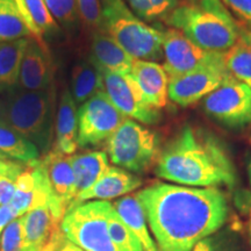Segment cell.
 Segmentation results:
<instances>
[{"label": "cell", "instance_id": "obj_31", "mask_svg": "<svg viewBox=\"0 0 251 251\" xmlns=\"http://www.w3.org/2000/svg\"><path fill=\"white\" fill-rule=\"evenodd\" d=\"M24 215L12 220L0 236V251H24Z\"/></svg>", "mask_w": 251, "mask_h": 251}, {"label": "cell", "instance_id": "obj_14", "mask_svg": "<svg viewBox=\"0 0 251 251\" xmlns=\"http://www.w3.org/2000/svg\"><path fill=\"white\" fill-rule=\"evenodd\" d=\"M55 68L47 46L29 37L21 61L18 89L43 91L55 86Z\"/></svg>", "mask_w": 251, "mask_h": 251}, {"label": "cell", "instance_id": "obj_21", "mask_svg": "<svg viewBox=\"0 0 251 251\" xmlns=\"http://www.w3.org/2000/svg\"><path fill=\"white\" fill-rule=\"evenodd\" d=\"M112 205L125 225L139 238L143 251H158L155 240L150 234L151 231H149L146 213L136 194L122 197Z\"/></svg>", "mask_w": 251, "mask_h": 251}, {"label": "cell", "instance_id": "obj_35", "mask_svg": "<svg viewBox=\"0 0 251 251\" xmlns=\"http://www.w3.org/2000/svg\"><path fill=\"white\" fill-rule=\"evenodd\" d=\"M235 203L240 208V211L246 215L248 234H249L251 243V192L246 190L238 191L235 197Z\"/></svg>", "mask_w": 251, "mask_h": 251}, {"label": "cell", "instance_id": "obj_33", "mask_svg": "<svg viewBox=\"0 0 251 251\" xmlns=\"http://www.w3.org/2000/svg\"><path fill=\"white\" fill-rule=\"evenodd\" d=\"M222 4L233 13L241 25L251 30V0H221Z\"/></svg>", "mask_w": 251, "mask_h": 251}, {"label": "cell", "instance_id": "obj_27", "mask_svg": "<svg viewBox=\"0 0 251 251\" xmlns=\"http://www.w3.org/2000/svg\"><path fill=\"white\" fill-rule=\"evenodd\" d=\"M33 37L15 0H0V42Z\"/></svg>", "mask_w": 251, "mask_h": 251}, {"label": "cell", "instance_id": "obj_9", "mask_svg": "<svg viewBox=\"0 0 251 251\" xmlns=\"http://www.w3.org/2000/svg\"><path fill=\"white\" fill-rule=\"evenodd\" d=\"M126 119L103 91L97 93L78 108V148L106 143Z\"/></svg>", "mask_w": 251, "mask_h": 251}, {"label": "cell", "instance_id": "obj_26", "mask_svg": "<svg viewBox=\"0 0 251 251\" xmlns=\"http://www.w3.org/2000/svg\"><path fill=\"white\" fill-rule=\"evenodd\" d=\"M226 70L251 89V30L242 27L236 43L222 54Z\"/></svg>", "mask_w": 251, "mask_h": 251}, {"label": "cell", "instance_id": "obj_16", "mask_svg": "<svg viewBox=\"0 0 251 251\" xmlns=\"http://www.w3.org/2000/svg\"><path fill=\"white\" fill-rule=\"evenodd\" d=\"M129 76L151 107L162 109L168 105L170 78L162 64L136 59Z\"/></svg>", "mask_w": 251, "mask_h": 251}, {"label": "cell", "instance_id": "obj_28", "mask_svg": "<svg viewBox=\"0 0 251 251\" xmlns=\"http://www.w3.org/2000/svg\"><path fill=\"white\" fill-rule=\"evenodd\" d=\"M144 23L164 21L179 6V0H124Z\"/></svg>", "mask_w": 251, "mask_h": 251}, {"label": "cell", "instance_id": "obj_10", "mask_svg": "<svg viewBox=\"0 0 251 251\" xmlns=\"http://www.w3.org/2000/svg\"><path fill=\"white\" fill-rule=\"evenodd\" d=\"M207 114L230 128L251 124V89L247 84L229 76L222 85L203 98Z\"/></svg>", "mask_w": 251, "mask_h": 251}, {"label": "cell", "instance_id": "obj_39", "mask_svg": "<svg viewBox=\"0 0 251 251\" xmlns=\"http://www.w3.org/2000/svg\"><path fill=\"white\" fill-rule=\"evenodd\" d=\"M58 251H84V250L79 249V248L75 246L74 243H71L70 241H68L67 238L64 237L63 238L61 246L58 248Z\"/></svg>", "mask_w": 251, "mask_h": 251}, {"label": "cell", "instance_id": "obj_34", "mask_svg": "<svg viewBox=\"0 0 251 251\" xmlns=\"http://www.w3.org/2000/svg\"><path fill=\"white\" fill-rule=\"evenodd\" d=\"M21 174L6 175L0 178V206L9 205L13 199L15 188H17V179Z\"/></svg>", "mask_w": 251, "mask_h": 251}, {"label": "cell", "instance_id": "obj_3", "mask_svg": "<svg viewBox=\"0 0 251 251\" xmlns=\"http://www.w3.org/2000/svg\"><path fill=\"white\" fill-rule=\"evenodd\" d=\"M164 23L197 46L218 54H224L236 43L243 27L221 0L179 4Z\"/></svg>", "mask_w": 251, "mask_h": 251}, {"label": "cell", "instance_id": "obj_13", "mask_svg": "<svg viewBox=\"0 0 251 251\" xmlns=\"http://www.w3.org/2000/svg\"><path fill=\"white\" fill-rule=\"evenodd\" d=\"M47 203L55 205L45 170L39 158L26 164L25 170L18 177L14 197L9 205L19 218L30 209Z\"/></svg>", "mask_w": 251, "mask_h": 251}, {"label": "cell", "instance_id": "obj_25", "mask_svg": "<svg viewBox=\"0 0 251 251\" xmlns=\"http://www.w3.org/2000/svg\"><path fill=\"white\" fill-rule=\"evenodd\" d=\"M39 157L40 151L36 146L0 119V161L28 164L39 159Z\"/></svg>", "mask_w": 251, "mask_h": 251}, {"label": "cell", "instance_id": "obj_18", "mask_svg": "<svg viewBox=\"0 0 251 251\" xmlns=\"http://www.w3.org/2000/svg\"><path fill=\"white\" fill-rule=\"evenodd\" d=\"M89 59L100 71L122 76L130 74L136 61L102 29L93 33Z\"/></svg>", "mask_w": 251, "mask_h": 251}, {"label": "cell", "instance_id": "obj_36", "mask_svg": "<svg viewBox=\"0 0 251 251\" xmlns=\"http://www.w3.org/2000/svg\"><path fill=\"white\" fill-rule=\"evenodd\" d=\"M26 168V164L11 161H0V178L6 175L21 174Z\"/></svg>", "mask_w": 251, "mask_h": 251}, {"label": "cell", "instance_id": "obj_1", "mask_svg": "<svg viewBox=\"0 0 251 251\" xmlns=\"http://www.w3.org/2000/svg\"><path fill=\"white\" fill-rule=\"evenodd\" d=\"M158 251H192L227 221L226 194L218 187L156 183L136 193Z\"/></svg>", "mask_w": 251, "mask_h": 251}, {"label": "cell", "instance_id": "obj_5", "mask_svg": "<svg viewBox=\"0 0 251 251\" xmlns=\"http://www.w3.org/2000/svg\"><path fill=\"white\" fill-rule=\"evenodd\" d=\"M101 29L135 59H163L164 30L141 20L124 0H100Z\"/></svg>", "mask_w": 251, "mask_h": 251}, {"label": "cell", "instance_id": "obj_22", "mask_svg": "<svg viewBox=\"0 0 251 251\" xmlns=\"http://www.w3.org/2000/svg\"><path fill=\"white\" fill-rule=\"evenodd\" d=\"M21 17L31 36L41 45L46 46L45 36H54L61 27L47 7L45 0H15Z\"/></svg>", "mask_w": 251, "mask_h": 251}, {"label": "cell", "instance_id": "obj_29", "mask_svg": "<svg viewBox=\"0 0 251 251\" xmlns=\"http://www.w3.org/2000/svg\"><path fill=\"white\" fill-rule=\"evenodd\" d=\"M108 229L119 251H143L139 238L125 225L113 207L108 216Z\"/></svg>", "mask_w": 251, "mask_h": 251}, {"label": "cell", "instance_id": "obj_23", "mask_svg": "<svg viewBox=\"0 0 251 251\" xmlns=\"http://www.w3.org/2000/svg\"><path fill=\"white\" fill-rule=\"evenodd\" d=\"M103 91L101 71L90 59H80L71 70L70 92L77 106Z\"/></svg>", "mask_w": 251, "mask_h": 251}, {"label": "cell", "instance_id": "obj_37", "mask_svg": "<svg viewBox=\"0 0 251 251\" xmlns=\"http://www.w3.org/2000/svg\"><path fill=\"white\" fill-rule=\"evenodd\" d=\"M15 218H18V216L15 215L11 205L0 206V236H1L2 231H4V229L7 227L9 222Z\"/></svg>", "mask_w": 251, "mask_h": 251}, {"label": "cell", "instance_id": "obj_38", "mask_svg": "<svg viewBox=\"0 0 251 251\" xmlns=\"http://www.w3.org/2000/svg\"><path fill=\"white\" fill-rule=\"evenodd\" d=\"M192 251H222V248L218 242V240L211 236L200 241V242L193 248Z\"/></svg>", "mask_w": 251, "mask_h": 251}, {"label": "cell", "instance_id": "obj_24", "mask_svg": "<svg viewBox=\"0 0 251 251\" xmlns=\"http://www.w3.org/2000/svg\"><path fill=\"white\" fill-rule=\"evenodd\" d=\"M28 39L0 42V94L11 92L18 87L21 61Z\"/></svg>", "mask_w": 251, "mask_h": 251}, {"label": "cell", "instance_id": "obj_4", "mask_svg": "<svg viewBox=\"0 0 251 251\" xmlns=\"http://www.w3.org/2000/svg\"><path fill=\"white\" fill-rule=\"evenodd\" d=\"M55 86L43 91L15 89L0 100V119L46 155L55 134Z\"/></svg>", "mask_w": 251, "mask_h": 251}, {"label": "cell", "instance_id": "obj_19", "mask_svg": "<svg viewBox=\"0 0 251 251\" xmlns=\"http://www.w3.org/2000/svg\"><path fill=\"white\" fill-rule=\"evenodd\" d=\"M54 148L68 156L78 149V109L68 86L62 91L56 111Z\"/></svg>", "mask_w": 251, "mask_h": 251}, {"label": "cell", "instance_id": "obj_41", "mask_svg": "<svg viewBox=\"0 0 251 251\" xmlns=\"http://www.w3.org/2000/svg\"><path fill=\"white\" fill-rule=\"evenodd\" d=\"M194 1H198V0H184V2H194Z\"/></svg>", "mask_w": 251, "mask_h": 251}, {"label": "cell", "instance_id": "obj_30", "mask_svg": "<svg viewBox=\"0 0 251 251\" xmlns=\"http://www.w3.org/2000/svg\"><path fill=\"white\" fill-rule=\"evenodd\" d=\"M49 12L58 25L67 30H75L79 21L76 0H45Z\"/></svg>", "mask_w": 251, "mask_h": 251}, {"label": "cell", "instance_id": "obj_20", "mask_svg": "<svg viewBox=\"0 0 251 251\" xmlns=\"http://www.w3.org/2000/svg\"><path fill=\"white\" fill-rule=\"evenodd\" d=\"M71 164L75 177V202L105 174L109 166V159L105 151H86L72 155Z\"/></svg>", "mask_w": 251, "mask_h": 251}, {"label": "cell", "instance_id": "obj_11", "mask_svg": "<svg viewBox=\"0 0 251 251\" xmlns=\"http://www.w3.org/2000/svg\"><path fill=\"white\" fill-rule=\"evenodd\" d=\"M101 74L103 92L126 118L148 126L156 125L161 121L162 114L159 109L147 103L129 75L122 76L102 71Z\"/></svg>", "mask_w": 251, "mask_h": 251}, {"label": "cell", "instance_id": "obj_40", "mask_svg": "<svg viewBox=\"0 0 251 251\" xmlns=\"http://www.w3.org/2000/svg\"><path fill=\"white\" fill-rule=\"evenodd\" d=\"M248 175H249V181H250V186H251V162L249 166H248Z\"/></svg>", "mask_w": 251, "mask_h": 251}, {"label": "cell", "instance_id": "obj_15", "mask_svg": "<svg viewBox=\"0 0 251 251\" xmlns=\"http://www.w3.org/2000/svg\"><path fill=\"white\" fill-rule=\"evenodd\" d=\"M45 170L54 203L67 214L75 199V177L71 156L52 148L40 159Z\"/></svg>", "mask_w": 251, "mask_h": 251}, {"label": "cell", "instance_id": "obj_7", "mask_svg": "<svg viewBox=\"0 0 251 251\" xmlns=\"http://www.w3.org/2000/svg\"><path fill=\"white\" fill-rule=\"evenodd\" d=\"M113 205L93 200L67 212L61 222L64 237L84 251H119L108 229V216Z\"/></svg>", "mask_w": 251, "mask_h": 251}, {"label": "cell", "instance_id": "obj_17", "mask_svg": "<svg viewBox=\"0 0 251 251\" xmlns=\"http://www.w3.org/2000/svg\"><path fill=\"white\" fill-rule=\"evenodd\" d=\"M141 185H142V179L139 176L119 168V166L109 165L105 174L100 177V179L90 190L81 194L76 201L72 203L70 209L84 202L93 201V200L108 201L114 198L126 196V194H129L133 191L137 190Z\"/></svg>", "mask_w": 251, "mask_h": 251}, {"label": "cell", "instance_id": "obj_2", "mask_svg": "<svg viewBox=\"0 0 251 251\" xmlns=\"http://www.w3.org/2000/svg\"><path fill=\"white\" fill-rule=\"evenodd\" d=\"M162 179L190 187H233L236 172L221 143L199 128L185 126L156 162Z\"/></svg>", "mask_w": 251, "mask_h": 251}, {"label": "cell", "instance_id": "obj_12", "mask_svg": "<svg viewBox=\"0 0 251 251\" xmlns=\"http://www.w3.org/2000/svg\"><path fill=\"white\" fill-rule=\"evenodd\" d=\"M229 76L225 68H213L171 77L169 80V99L183 107L193 105L222 85Z\"/></svg>", "mask_w": 251, "mask_h": 251}, {"label": "cell", "instance_id": "obj_32", "mask_svg": "<svg viewBox=\"0 0 251 251\" xmlns=\"http://www.w3.org/2000/svg\"><path fill=\"white\" fill-rule=\"evenodd\" d=\"M76 1L80 20L94 31L101 29L100 0H76Z\"/></svg>", "mask_w": 251, "mask_h": 251}, {"label": "cell", "instance_id": "obj_6", "mask_svg": "<svg viewBox=\"0 0 251 251\" xmlns=\"http://www.w3.org/2000/svg\"><path fill=\"white\" fill-rule=\"evenodd\" d=\"M106 153L115 166L143 174L158 159L159 136L140 122L126 119L106 141Z\"/></svg>", "mask_w": 251, "mask_h": 251}, {"label": "cell", "instance_id": "obj_8", "mask_svg": "<svg viewBox=\"0 0 251 251\" xmlns=\"http://www.w3.org/2000/svg\"><path fill=\"white\" fill-rule=\"evenodd\" d=\"M163 58L169 78L205 69L225 68L222 54L202 49L175 28L164 30Z\"/></svg>", "mask_w": 251, "mask_h": 251}]
</instances>
